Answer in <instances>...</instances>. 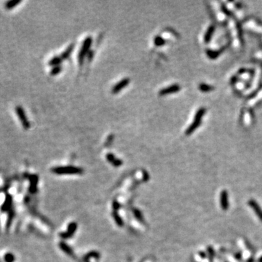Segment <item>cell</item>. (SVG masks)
Returning a JSON list of instances; mask_svg holds the SVG:
<instances>
[{"label":"cell","instance_id":"cell-1","mask_svg":"<svg viewBox=\"0 0 262 262\" xmlns=\"http://www.w3.org/2000/svg\"><path fill=\"white\" fill-rule=\"evenodd\" d=\"M15 111L17 117H18V119H19L22 127H23L25 130H29V128H31V123L30 121L29 120V119H28L27 115H26V111H25L24 109H23L21 106H15Z\"/></svg>","mask_w":262,"mask_h":262},{"label":"cell","instance_id":"cell-2","mask_svg":"<svg viewBox=\"0 0 262 262\" xmlns=\"http://www.w3.org/2000/svg\"><path fill=\"white\" fill-rule=\"evenodd\" d=\"M92 40L90 37H87L84 40V42H83L82 48L80 51H79V56H78V60H79V63L80 64H82L84 57H85L86 55L88 53L89 51H90V46L92 45Z\"/></svg>","mask_w":262,"mask_h":262},{"label":"cell","instance_id":"cell-3","mask_svg":"<svg viewBox=\"0 0 262 262\" xmlns=\"http://www.w3.org/2000/svg\"><path fill=\"white\" fill-rule=\"evenodd\" d=\"M204 113H205V109H200V110H199L198 111H197V113L196 114V115H195V117H194V122H192V125L189 127V128L187 129V131H186V134L187 135L191 134V133L195 131L196 128H197V127L200 125V122H201L202 117V115L204 114Z\"/></svg>","mask_w":262,"mask_h":262},{"label":"cell","instance_id":"cell-4","mask_svg":"<svg viewBox=\"0 0 262 262\" xmlns=\"http://www.w3.org/2000/svg\"><path fill=\"white\" fill-rule=\"evenodd\" d=\"M129 83H130V79H128V78H125V79L120 80L118 83H117V84L113 87L112 90H111V92H112L114 94L117 93V92H120V90H122V89L125 88L128 84H129Z\"/></svg>","mask_w":262,"mask_h":262},{"label":"cell","instance_id":"cell-5","mask_svg":"<svg viewBox=\"0 0 262 262\" xmlns=\"http://www.w3.org/2000/svg\"><path fill=\"white\" fill-rule=\"evenodd\" d=\"M180 90V86L178 84H172V85L169 86V87H165V88H163L160 91L159 94L160 95H168V94L173 93V92H176Z\"/></svg>","mask_w":262,"mask_h":262},{"label":"cell","instance_id":"cell-6","mask_svg":"<svg viewBox=\"0 0 262 262\" xmlns=\"http://www.w3.org/2000/svg\"><path fill=\"white\" fill-rule=\"evenodd\" d=\"M221 206L223 209L226 211L229 208V200H228V193L227 191H223L221 193Z\"/></svg>","mask_w":262,"mask_h":262},{"label":"cell","instance_id":"cell-7","mask_svg":"<svg viewBox=\"0 0 262 262\" xmlns=\"http://www.w3.org/2000/svg\"><path fill=\"white\" fill-rule=\"evenodd\" d=\"M21 2V0H9L4 3V8L8 10H12Z\"/></svg>","mask_w":262,"mask_h":262},{"label":"cell","instance_id":"cell-8","mask_svg":"<svg viewBox=\"0 0 262 262\" xmlns=\"http://www.w3.org/2000/svg\"><path fill=\"white\" fill-rule=\"evenodd\" d=\"M249 205L252 207V208L253 209V211L256 212V213L257 214L258 217L262 221V211L261 210V208H260V207L258 205V204H257L256 202H254L253 200H250V201L249 202Z\"/></svg>","mask_w":262,"mask_h":262},{"label":"cell","instance_id":"cell-9","mask_svg":"<svg viewBox=\"0 0 262 262\" xmlns=\"http://www.w3.org/2000/svg\"><path fill=\"white\" fill-rule=\"evenodd\" d=\"M74 46V44H71V45H70L69 46L68 48L65 50V51L63 52L62 54H61V58L62 59L68 58L69 57L72 51H73Z\"/></svg>","mask_w":262,"mask_h":262},{"label":"cell","instance_id":"cell-10","mask_svg":"<svg viewBox=\"0 0 262 262\" xmlns=\"http://www.w3.org/2000/svg\"><path fill=\"white\" fill-rule=\"evenodd\" d=\"M63 59L61 58V57H58V56H55L53 57V58H51V60L49 61V65L51 66H59V64H61V61H62Z\"/></svg>","mask_w":262,"mask_h":262},{"label":"cell","instance_id":"cell-11","mask_svg":"<svg viewBox=\"0 0 262 262\" xmlns=\"http://www.w3.org/2000/svg\"><path fill=\"white\" fill-rule=\"evenodd\" d=\"M165 40L162 37L157 36L154 38V44L157 46H162V45H165Z\"/></svg>","mask_w":262,"mask_h":262},{"label":"cell","instance_id":"cell-12","mask_svg":"<svg viewBox=\"0 0 262 262\" xmlns=\"http://www.w3.org/2000/svg\"><path fill=\"white\" fill-rule=\"evenodd\" d=\"M61 69H62V67H61L60 65L56 66H53V69H52L51 71V75L58 74L61 71Z\"/></svg>","mask_w":262,"mask_h":262},{"label":"cell","instance_id":"cell-13","mask_svg":"<svg viewBox=\"0 0 262 262\" xmlns=\"http://www.w3.org/2000/svg\"><path fill=\"white\" fill-rule=\"evenodd\" d=\"M211 87L210 86L208 85H205V84H202V85L200 86V89L202 91H206V90H211Z\"/></svg>","mask_w":262,"mask_h":262}]
</instances>
